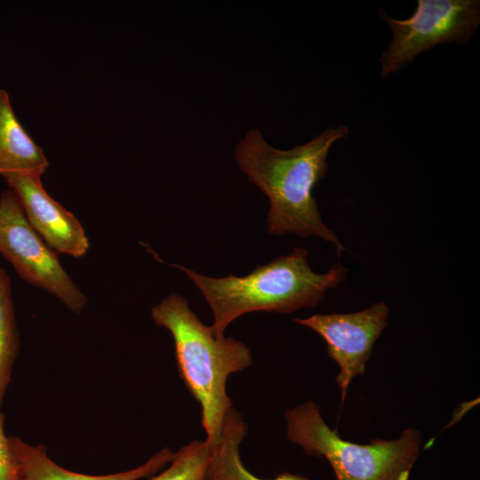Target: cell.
Segmentation results:
<instances>
[{
    "label": "cell",
    "instance_id": "obj_1",
    "mask_svg": "<svg viewBox=\"0 0 480 480\" xmlns=\"http://www.w3.org/2000/svg\"><path fill=\"white\" fill-rule=\"evenodd\" d=\"M348 132L343 124L329 127L305 144L281 150L271 147L259 130H251L237 143V166L268 199V234L315 236L333 244L338 256L346 250L323 222L313 189L326 174L332 144Z\"/></svg>",
    "mask_w": 480,
    "mask_h": 480
},
{
    "label": "cell",
    "instance_id": "obj_2",
    "mask_svg": "<svg viewBox=\"0 0 480 480\" xmlns=\"http://www.w3.org/2000/svg\"><path fill=\"white\" fill-rule=\"evenodd\" d=\"M172 266L186 273L209 304L213 316L211 329L219 339L225 337V330L234 320L247 313L290 314L314 308L327 290L348 276V269L340 263L324 274L314 272L308 262V251L302 247L257 266L244 276L211 277L179 264Z\"/></svg>",
    "mask_w": 480,
    "mask_h": 480
},
{
    "label": "cell",
    "instance_id": "obj_3",
    "mask_svg": "<svg viewBox=\"0 0 480 480\" xmlns=\"http://www.w3.org/2000/svg\"><path fill=\"white\" fill-rule=\"evenodd\" d=\"M156 325L167 329L174 341L180 377L202 409V426L210 445L217 444L228 412L233 408L227 393L230 374L252 364L249 348L232 337L219 339L189 308L188 300L172 293L152 308Z\"/></svg>",
    "mask_w": 480,
    "mask_h": 480
},
{
    "label": "cell",
    "instance_id": "obj_4",
    "mask_svg": "<svg viewBox=\"0 0 480 480\" xmlns=\"http://www.w3.org/2000/svg\"><path fill=\"white\" fill-rule=\"evenodd\" d=\"M288 439L308 455L325 458L336 480H408L420 453V434L410 428L394 440L346 441L324 421L314 401L285 412Z\"/></svg>",
    "mask_w": 480,
    "mask_h": 480
},
{
    "label": "cell",
    "instance_id": "obj_5",
    "mask_svg": "<svg viewBox=\"0 0 480 480\" xmlns=\"http://www.w3.org/2000/svg\"><path fill=\"white\" fill-rule=\"evenodd\" d=\"M378 12L392 30L391 42L380 59L386 77L438 44L468 43L480 23V1L418 0L414 13L405 20Z\"/></svg>",
    "mask_w": 480,
    "mask_h": 480
},
{
    "label": "cell",
    "instance_id": "obj_6",
    "mask_svg": "<svg viewBox=\"0 0 480 480\" xmlns=\"http://www.w3.org/2000/svg\"><path fill=\"white\" fill-rule=\"evenodd\" d=\"M0 254L26 282L55 296L71 312L80 314L87 299L52 250L29 224L11 188L0 196Z\"/></svg>",
    "mask_w": 480,
    "mask_h": 480
},
{
    "label": "cell",
    "instance_id": "obj_7",
    "mask_svg": "<svg viewBox=\"0 0 480 480\" xmlns=\"http://www.w3.org/2000/svg\"><path fill=\"white\" fill-rule=\"evenodd\" d=\"M389 309L384 301L348 314H316L293 321L317 332L327 352L340 366L337 383L343 402L353 378L365 372L374 342L388 324Z\"/></svg>",
    "mask_w": 480,
    "mask_h": 480
},
{
    "label": "cell",
    "instance_id": "obj_8",
    "mask_svg": "<svg viewBox=\"0 0 480 480\" xmlns=\"http://www.w3.org/2000/svg\"><path fill=\"white\" fill-rule=\"evenodd\" d=\"M18 196L36 232L57 253L84 256L89 240L79 220L45 191L41 176L12 174L3 177Z\"/></svg>",
    "mask_w": 480,
    "mask_h": 480
},
{
    "label": "cell",
    "instance_id": "obj_9",
    "mask_svg": "<svg viewBox=\"0 0 480 480\" xmlns=\"http://www.w3.org/2000/svg\"><path fill=\"white\" fill-rule=\"evenodd\" d=\"M18 461L21 480H140L152 476L168 465L174 452L164 447L140 466L108 475H86L68 470L54 462L44 444L31 445L20 437L9 436Z\"/></svg>",
    "mask_w": 480,
    "mask_h": 480
},
{
    "label": "cell",
    "instance_id": "obj_10",
    "mask_svg": "<svg viewBox=\"0 0 480 480\" xmlns=\"http://www.w3.org/2000/svg\"><path fill=\"white\" fill-rule=\"evenodd\" d=\"M48 167L44 150L18 120L8 92L0 89V176H41Z\"/></svg>",
    "mask_w": 480,
    "mask_h": 480
},
{
    "label": "cell",
    "instance_id": "obj_11",
    "mask_svg": "<svg viewBox=\"0 0 480 480\" xmlns=\"http://www.w3.org/2000/svg\"><path fill=\"white\" fill-rule=\"evenodd\" d=\"M247 433V424L239 412L232 408L227 414L220 441L211 445L212 455L205 480H310L292 473H282L272 479L253 475L244 465L240 444Z\"/></svg>",
    "mask_w": 480,
    "mask_h": 480
},
{
    "label": "cell",
    "instance_id": "obj_12",
    "mask_svg": "<svg viewBox=\"0 0 480 480\" xmlns=\"http://www.w3.org/2000/svg\"><path fill=\"white\" fill-rule=\"evenodd\" d=\"M19 350L20 335L14 316L11 280L0 268V408L12 381Z\"/></svg>",
    "mask_w": 480,
    "mask_h": 480
},
{
    "label": "cell",
    "instance_id": "obj_13",
    "mask_svg": "<svg viewBox=\"0 0 480 480\" xmlns=\"http://www.w3.org/2000/svg\"><path fill=\"white\" fill-rule=\"evenodd\" d=\"M211 455L205 440H193L174 452L167 468L149 480H205Z\"/></svg>",
    "mask_w": 480,
    "mask_h": 480
},
{
    "label": "cell",
    "instance_id": "obj_14",
    "mask_svg": "<svg viewBox=\"0 0 480 480\" xmlns=\"http://www.w3.org/2000/svg\"><path fill=\"white\" fill-rule=\"evenodd\" d=\"M4 415L0 411V480H21L18 461L4 428Z\"/></svg>",
    "mask_w": 480,
    "mask_h": 480
}]
</instances>
